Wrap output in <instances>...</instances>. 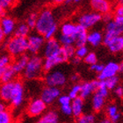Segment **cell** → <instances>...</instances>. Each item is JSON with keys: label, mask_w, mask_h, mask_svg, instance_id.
<instances>
[{"label": "cell", "mask_w": 123, "mask_h": 123, "mask_svg": "<svg viewBox=\"0 0 123 123\" xmlns=\"http://www.w3.org/2000/svg\"><path fill=\"white\" fill-rule=\"evenodd\" d=\"M55 25H56V22L53 12L50 9H43L37 15V20L34 29L36 33L43 35L47 31Z\"/></svg>", "instance_id": "6da1fadb"}, {"label": "cell", "mask_w": 123, "mask_h": 123, "mask_svg": "<svg viewBox=\"0 0 123 123\" xmlns=\"http://www.w3.org/2000/svg\"><path fill=\"white\" fill-rule=\"evenodd\" d=\"M43 71V59L37 55H33L29 57L23 73L26 79L33 80L39 78Z\"/></svg>", "instance_id": "7a4b0ae2"}, {"label": "cell", "mask_w": 123, "mask_h": 123, "mask_svg": "<svg viewBox=\"0 0 123 123\" xmlns=\"http://www.w3.org/2000/svg\"><path fill=\"white\" fill-rule=\"evenodd\" d=\"M5 48L12 57L19 56L27 51V39L14 35L5 42Z\"/></svg>", "instance_id": "3957f363"}, {"label": "cell", "mask_w": 123, "mask_h": 123, "mask_svg": "<svg viewBox=\"0 0 123 123\" xmlns=\"http://www.w3.org/2000/svg\"><path fill=\"white\" fill-rule=\"evenodd\" d=\"M44 80L47 86L60 88L67 83V76L61 69H53L47 72Z\"/></svg>", "instance_id": "277c9868"}, {"label": "cell", "mask_w": 123, "mask_h": 123, "mask_svg": "<svg viewBox=\"0 0 123 123\" xmlns=\"http://www.w3.org/2000/svg\"><path fill=\"white\" fill-rule=\"evenodd\" d=\"M68 61H69V58L66 55L62 47L61 49L57 53H55L51 56L45 57V60L43 61V70L48 72L55 68L57 65L64 63Z\"/></svg>", "instance_id": "5b68a950"}, {"label": "cell", "mask_w": 123, "mask_h": 123, "mask_svg": "<svg viewBox=\"0 0 123 123\" xmlns=\"http://www.w3.org/2000/svg\"><path fill=\"white\" fill-rule=\"evenodd\" d=\"M100 21H102V15L97 12H89L82 13L78 17L77 24L80 26H84L85 28L91 29L97 24H98Z\"/></svg>", "instance_id": "8992f818"}, {"label": "cell", "mask_w": 123, "mask_h": 123, "mask_svg": "<svg viewBox=\"0 0 123 123\" xmlns=\"http://www.w3.org/2000/svg\"><path fill=\"white\" fill-rule=\"evenodd\" d=\"M27 39V51L32 55H37L41 51L45 43L43 35L38 33H29Z\"/></svg>", "instance_id": "52a82bcc"}, {"label": "cell", "mask_w": 123, "mask_h": 123, "mask_svg": "<svg viewBox=\"0 0 123 123\" xmlns=\"http://www.w3.org/2000/svg\"><path fill=\"white\" fill-rule=\"evenodd\" d=\"M121 34H123V27L113 18L105 23V33L103 34V43L105 44L110 39Z\"/></svg>", "instance_id": "ba28073f"}, {"label": "cell", "mask_w": 123, "mask_h": 123, "mask_svg": "<svg viewBox=\"0 0 123 123\" xmlns=\"http://www.w3.org/2000/svg\"><path fill=\"white\" fill-rule=\"evenodd\" d=\"M24 93L25 92H24V86L22 83L18 80H14L12 93L10 100V103L14 107H18L23 104Z\"/></svg>", "instance_id": "9c48e42d"}, {"label": "cell", "mask_w": 123, "mask_h": 123, "mask_svg": "<svg viewBox=\"0 0 123 123\" xmlns=\"http://www.w3.org/2000/svg\"><path fill=\"white\" fill-rule=\"evenodd\" d=\"M92 10L101 15L113 12V4L110 0H90Z\"/></svg>", "instance_id": "30bf717a"}, {"label": "cell", "mask_w": 123, "mask_h": 123, "mask_svg": "<svg viewBox=\"0 0 123 123\" xmlns=\"http://www.w3.org/2000/svg\"><path fill=\"white\" fill-rule=\"evenodd\" d=\"M60 95H61V91L58 87L47 86L41 92V98L46 103L47 105H49V104L55 102Z\"/></svg>", "instance_id": "8fae6325"}, {"label": "cell", "mask_w": 123, "mask_h": 123, "mask_svg": "<svg viewBox=\"0 0 123 123\" xmlns=\"http://www.w3.org/2000/svg\"><path fill=\"white\" fill-rule=\"evenodd\" d=\"M119 73V63L116 62H109L104 65V68L100 73H98V79L105 80L111 77L116 76Z\"/></svg>", "instance_id": "7c38bea8"}, {"label": "cell", "mask_w": 123, "mask_h": 123, "mask_svg": "<svg viewBox=\"0 0 123 123\" xmlns=\"http://www.w3.org/2000/svg\"><path fill=\"white\" fill-rule=\"evenodd\" d=\"M47 104L41 98L32 100L27 107V113L31 116H39L46 110Z\"/></svg>", "instance_id": "4fadbf2b"}, {"label": "cell", "mask_w": 123, "mask_h": 123, "mask_svg": "<svg viewBox=\"0 0 123 123\" xmlns=\"http://www.w3.org/2000/svg\"><path fill=\"white\" fill-rule=\"evenodd\" d=\"M87 29L85 28L84 26H80L79 24H77L75 33L72 36L74 39V46L80 47L83 46V45H86L87 44Z\"/></svg>", "instance_id": "5bb4252c"}, {"label": "cell", "mask_w": 123, "mask_h": 123, "mask_svg": "<svg viewBox=\"0 0 123 123\" xmlns=\"http://www.w3.org/2000/svg\"><path fill=\"white\" fill-rule=\"evenodd\" d=\"M98 80H92L80 85L79 97L82 98L83 99H87L88 98H90L98 89Z\"/></svg>", "instance_id": "9a60e30c"}, {"label": "cell", "mask_w": 123, "mask_h": 123, "mask_svg": "<svg viewBox=\"0 0 123 123\" xmlns=\"http://www.w3.org/2000/svg\"><path fill=\"white\" fill-rule=\"evenodd\" d=\"M62 46L59 43V41H57V39L51 38L45 41V43L43 45V55L45 57L51 56L53 55L59 51L61 49Z\"/></svg>", "instance_id": "2e32d148"}, {"label": "cell", "mask_w": 123, "mask_h": 123, "mask_svg": "<svg viewBox=\"0 0 123 123\" xmlns=\"http://www.w3.org/2000/svg\"><path fill=\"white\" fill-rule=\"evenodd\" d=\"M0 26L5 36H10L14 33L16 28V22L14 18L10 16H3L0 18Z\"/></svg>", "instance_id": "e0dca14e"}, {"label": "cell", "mask_w": 123, "mask_h": 123, "mask_svg": "<svg viewBox=\"0 0 123 123\" xmlns=\"http://www.w3.org/2000/svg\"><path fill=\"white\" fill-rule=\"evenodd\" d=\"M107 47L108 50L111 53L117 54L123 51V34L115 36L113 38L110 39L109 41L105 44Z\"/></svg>", "instance_id": "ac0fdd59"}, {"label": "cell", "mask_w": 123, "mask_h": 123, "mask_svg": "<svg viewBox=\"0 0 123 123\" xmlns=\"http://www.w3.org/2000/svg\"><path fill=\"white\" fill-rule=\"evenodd\" d=\"M72 109V115L78 118L82 115L84 113V106H85V99H83L81 97H77L73 98L70 103Z\"/></svg>", "instance_id": "d6986e66"}, {"label": "cell", "mask_w": 123, "mask_h": 123, "mask_svg": "<svg viewBox=\"0 0 123 123\" xmlns=\"http://www.w3.org/2000/svg\"><path fill=\"white\" fill-rule=\"evenodd\" d=\"M29 56L26 54H23L19 55V56H17L16 59L14 60L13 62H12V69H14V71L17 73V74H19V73H22L24 71V69L26 68V63L28 62Z\"/></svg>", "instance_id": "ffe728a7"}, {"label": "cell", "mask_w": 123, "mask_h": 123, "mask_svg": "<svg viewBox=\"0 0 123 123\" xmlns=\"http://www.w3.org/2000/svg\"><path fill=\"white\" fill-rule=\"evenodd\" d=\"M13 81L7 83H3L0 85V98L5 101V102H10L11 98H12V93L13 89Z\"/></svg>", "instance_id": "44dd1931"}, {"label": "cell", "mask_w": 123, "mask_h": 123, "mask_svg": "<svg viewBox=\"0 0 123 123\" xmlns=\"http://www.w3.org/2000/svg\"><path fill=\"white\" fill-rule=\"evenodd\" d=\"M87 43L92 47H98L103 43V33L98 30H93L88 33Z\"/></svg>", "instance_id": "7402d4cb"}, {"label": "cell", "mask_w": 123, "mask_h": 123, "mask_svg": "<svg viewBox=\"0 0 123 123\" xmlns=\"http://www.w3.org/2000/svg\"><path fill=\"white\" fill-rule=\"evenodd\" d=\"M105 98L104 96H102L101 94H99L98 92H95L93 93L92 98V109L95 112H99L103 109V107L105 105Z\"/></svg>", "instance_id": "603a6c76"}, {"label": "cell", "mask_w": 123, "mask_h": 123, "mask_svg": "<svg viewBox=\"0 0 123 123\" xmlns=\"http://www.w3.org/2000/svg\"><path fill=\"white\" fill-rule=\"evenodd\" d=\"M76 26H77V24L72 23L70 21L64 22L60 27V32L62 34H64V35L73 36L75 31H76Z\"/></svg>", "instance_id": "cb8c5ba5"}, {"label": "cell", "mask_w": 123, "mask_h": 123, "mask_svg": "<svg viewBox=\"0 0 123 123\" xmlns=\"http://www.w3.org/2000/svg\"><path fill=\"white\" fill-rule=\"evenodd\" d=\"M58 121H59L58 114L54 111H51V112L45 113L39 120L38 123H58Z\"/></svg>", "instance_id": "d4e9b609"}, {"label": "cell", "mask_w": 123, "mask_h": 123, "mask_svg": "<svg viewBox=\"0 0 123 123\" xmlns=\"http://www.w3.org/2000/svg\"><path fill=\"white\" fill-rule=\"evenodd\" d=\"M31 28L27 26V24L25 23H19L18 26H16V28L14 30V35L15 36H20V37H27L30 33Z\"/></svg>", "instance_id": "484cf974"}, {"label": "cell", "mask_w": 123, "mask_h": 123, "mask_svg": "<svg viewBox=\"0 0 123 123\" xmlns=\"http://www.w3.org/2000/svg\"><path fill=\"white\" fill-rule=\"evenodd\" d=\"M16 75H17V73L14 71V69H12V65H10V66H8L5 69L2 77L0 78V81L2 83H7V82H11V81H13L16 77Z\"/></svg>", "instance_id": "4316f807"}, {"label": "cell", "mask_w": 123, "mask_h": 123, "mask_svg": "<svg viewBox=\"0 0 123 123\" xmlns=\"http://www.w3.org/2000/svg\"><path fill=\"white\" fill-rule=\"evenodd\" d=\"M12 56L8 54H1L0 55V78L2 77L3 73L5 71V69L8 66H10L12 64Z\"/></svg>", "instance_id": "83f0119b"}, {"label": "cell", "mask_w": 123, "mask_h": 123, "mask_svg": "<svg viewBox=\"0 0 123 123\" xmlns=\"http://www.w3.org/2000/svg\"><path fill=\"white\" fill-rule=\"evenodd\" d=\"M57 41H59V43L61 44L62 47L64 46H69V45H74V39L72 36L69 35H64V34H60L58 36Z\"/></svg>", "instance_id": "f1b7e54d"}, {"label": "cell", "mask_w": 123, "mask_h": 123, "mask_svg": "<svg viewBox=\"0 0 123 123\" xmlns=\"http://www.w3.org/2000/svg\"><path fill=\"white\" fill-rule=\"evenodd\" d=\"M105 84V86L108 90H113L114 88L119 85V82H120V78L116 76H113V77H111L107 79L104 80Z\"/></svg>", "instance_id": "f546056e"}, {"label": "cell", "mask_w": 123, "mask_h": 123, "mask_svg": "<svg viewBox=\"0 0 123 123\" xmlns=\"http://www.w3.org/2000/svg\"><path fill=\"white\" fill-rule=\"evenodd\" d=\"M96 122V117L92 113L87 114H82L77 118V121L76 123H95Z\"/></svg>", "instance_id": "4dcf8cb0"}, {"label": "cell", "mask_w": 123, "mask_h": 123, "mask_svg": "<svg viewBox=\"0 0 123 123\" xmlns=\"http://www.w3.org/2000/svg\"><path fill=\"white\" fill-rule=\"evenodd\" d=\"M89 49H88L86 45H83L80 47H76V51H75V55L77 56L80 59H84L85 56L88 54Z\"/></svg>", "instance_id": "1f68e13d"}, {"label": "cell", "mask_w": 123, "mask_h": 123, "mask_svg": "<svg viewBox=\"0 0 123 123\" xmlns=\"http://www.w3.org/2000/svg\"><path fill=\"white\" fill-rule=\"evenodd\" d=\"M84 61L88 65H92V64L96 63V62H98L97 55L95 54L94 52H88V54L84 58Z\"/></svg>", "instance_id": "d6a6232c"}, {"label": "cell", "mask_w": 123, "mask_h": 123, "mask_svg": "<svg viewBox=\"0 0 123 123\" xmlns=\"http://www.w3.org/2000/svg\"><path fill=\"white\" fill-rule=\"evenodd\" d=\"M12 118L8 111L5 110L0 112V123H12Z\"/></svg>", "instance_id": "836d02e7"}, {"label": "cell", "mask_w": 123, "mask_h": 123, "mask_svg": "<svg viewBox=\"0 0 123 123\" xmlns=\"http://www.w3.org/2000/svg\"><path fill=\"white\" fill-rule=\"evenodd\" d=\"M37 13L35 12H32L29 14V16L26 18V23L27 24V26L30 27L31 29H34V26H35L36 20H37Z\"/></svg>", "instance_id": "e575fe53"}, {"label": "cell", "mask_w": 123, "mask_h": 123, "mask_svg": "<svg viewBox=\"0 0 123 123\" xmlns=\"http://www.w3.org/2000/svg\"><path fill=\"white\" fill-rule=\"evenodd\" d=\"M57 30H58V26H57V24H56V25H55V26H52L51 28H49L46 33H44L43 34L44 39H45V40H49V39L54 38L55 35L57 33Z\"/></svg>", "instance_id": "d590c367"}, {"label": "cell", "mask_w": 123, "mask_h": 123, "mask_svg": "<svg viewBox=\"0 0 123 123\" xmlns=\"http://www.w3.org/2000/svg\"><path fill=\"white\" fill-rule=\"evenodd\" d=\"M62 49H63L64 52H65L66 55L68 56L69 60L71 59V58L73 56H75V51H76V47H75L74 45H69V46H64V47H62Z\"/></svg>", "instance_id": "8d00e7d4"}, {"label": "cell", "mask_w": 123, "mask_h": 123, "mask_svg": "<svg viewBox=\"0 0 123 123\" xmlns=\"http://www.w3.org/2000/svg\"><path fill=\"white\" fill-rule=\"evenodd\" d=\"M16 4V0H0V7L5 11L13 7Z\"/></svg>", "instance_id": "74e56055"}, {"label": "cell", "mask_w": 123, "mask_h": 123, "mask_svg": "<svg viewBox=\"0 0 123 123\" xmlns=\"http://www.w3.org/2000/svg\"><path fill=\"white\" fill-rule=\"evenodd\" d=\"M79 93H80V85L76 84V85H73L71 87V89L69 90V92L68 95L70 97L71 99H73L75 98L78 97V96H79Z\"/></svg>", "instance_id": "f35d334b"}, {"label": "cell", "mask_w": 123, "mask_h": 123, "mask_svg": "<svg viewBox=\"0 0 123 123\" xmlns=\"http://www.w3.org/2000/svg\"><path fill=\"white\" fill-rule=\"evenodd\" d=\"M119 113V109L116 105L112 104V105H109L107 107H106V114H107L109 119H110L111 117H113V115H115L116 113Z\"/></svg>", "instance_id": "ab89813d"}, {"label": "cell", "mask_w": 123, "mask_h": 123, "mask_svg": "<svg viewBox=\"0 0 123 123\" xmlns=\"http://www.w3.org/2000/svg\"><path fill=\"white\" fill-rule=\"evenodd\" d=\"M71 98L69 95H60L58 97V102H59L60 105H68L71 103Z\"/></svg>", "instance_id": "60d3db41"}, {"label": "cell", "mask_w": 123, "mask_h": 123, "mask_svg": "<svg viewBox=\"0 0 123 123\" xmlns=\"http://www.w3.org/2000/svg\"><path fill=\"white\" fill-rule=\"evenodd\" d=\"M61 111L64 115H67V116L72 115V109H71L70 104H68V105H62Z\"/></svg>", "instance_id": "b9f144b4"}, {"label": "cell", "mask_w": 123, "mask_h": 123, "mask_svg": "<svg viewBox=\"0 0 123 123\" xmlns=\"http://www.w3.org/2000/svg\"><path fill=\"white\" fill-rule=\"evenodd\" d=\"M103 68H104V64L98 63V62H96V63L90 65L91 70L93 71V72H95V73H98V74L101 72V70L103 69Z\"/></svg>", "instance_id": "7bdbcfd3"}, {"label": "cell", "mask_w": 123, "mask_h": 123, "mask_svg": "<svg viewBox=\"0 0 123 123\" xmlns=\"http://www.w3.org/2000/svg\"><path fill=\"white\" fill-rule=\"evenodd\" d=\"M113 10V16L118 17H123V5H116Z\"/></svg>", "instance_id": "ee69618b"}, {"label": "cell", "mask_w": 123, "mask_h": 123, "mask_svg": "<svg viewBox=\"0 0 123 123\" xmlns=\"http://www.w3.org/2000/svg\"><path fill=\"white\" fill-rule=\"evenodd\" d=\"M113 92H114V94H115L116 97L122 98V88H121V86L117 85V86L113 89Z\"/></svg>", "instance_id": "f6af8a7d"}, {"label": "cell", "mask_w": 123, "mask_h": 123, "mask_svg": "<svg viewBox=\"0 0 123 123\" xmlns=\"http://www.w3.org/2000/svg\"><path fill=\"white\" fill-rule=\"evenodd\" d=\"M121 113L119 112L118 113H116L115 115H113V117H111L110 121L112 123H118L119 121H120V120H121Z\"/></svg>", "instance_id": "bcb514c9"}, {"label": "cell", "mask_w": 123, "mask_h": 123, "mask_svg": "<svg viewBox=\"0 0 123 123\" xmlns=\"http://www.w3.org/2000/svg\"><path fill=\"white\" fill-rule=\"evenodd\" d=\"M113 18V15L112 14V12L106 13V14L102 15V20H104L105 23H106V22H108V21L112 20Z\"/></svg>", "instance_id": "7dc6e473"}, {"label": "cell", "mask_w": 123, "mask_h": 123, "mask_svg": "<svg viewBox=\"0 0 123 123\" xmlns=\"http://www.w3.org/2000/svg\"><path fill=\"white\" fill-rule=\"evenodd\" d=\"M113 19L123 27V17H118V16H113Z\"/></svg>", "instance_id": "c3c4849f"}, {"label": "cell", "mask_w": 123, "mask_h": 123, "mask_svg": "<svg viewBox=\"0 0 123 123\" xmlns=\"http://www.w3.org/2000/svg\"><path fill=\"white\" fill-rule=\"evenodd\" d=\"M70 60H71L72 63L75 64V65H77V64H79L80 62H81V60H82V59H80V58H78L77 56H76V55H75V56L72 57Z\"/></svg>", "instance_id": "681fc988"}, {"label": "cell", "mask_w": 123, "mask_h": 123, "mask_svg": "<svg viewBox=\"0 0 123 123\" xmlns=\"http://www.w3.org/2000/svg\"><path fill=\"white\" fill-rule=\"evenodd\" d=\"M70 80H71L72 82H74V83L77 82V81L79 80V76H78L77 74L71 75V77H70Z\"/></svg>", "instance_id": "f907efd6"}, {"label": "cell", "mask_w": 123, "mask_h": 123, "mask_svg": "<svg viewBox=\"0 0 123 123\" xmlns=\"http://www.w3.org/2000/svg\"><path fill=\"white\" fill-rule=\"evenodd\" d=\"M6 110V105H5V101H3L2 99H0V112Z\"/></svg>", "instance_id": "816d5d0a"}, {"label": "cell", "mask_w": 123, "mask_h": 123, "mask_svg": "<svg viewBox=\"0 0 123 123\" xmlns=\"http://www.w3.org/2000/svg\"><path fill=\"white\" fill-rule=\"evenodd\" d=\"M5 33H4L2 28H1V26H0V44L4 42V41H5Z\"/></svg>", "instance_id": "f5cc1de1"}, {"label": "cell", "mask_w": 123, "mask_h": 123, "mask_svg": "<svg viewBox=\"0 0 123 123\" xmlns=\"http://www.w3.org/2000/svg\"><path fill=\"white\" fill-rule=\"evenodd\" d=\"M95 123H112L110 121V119L109 118H103L101 119V120H99L98 121H97V122Z\"/></svg>", "instance_id": "db71d44e"}, {"label": "cell", "mask_w": 123, "mask_h": 123, "mask_svg": "<svg viewBox=\"0 0 123 123\" xmlns=\"http://www.w3.org/2000/svg\"><path fill=\"white\" fill-rule=\"evenodd\" d=\"M65 1L66 0H51V2L54 4V5H62V4H63V3H65Z\"/></svg>", "instance_id": "11a10c76"}, {"label": "cell", "mask_w": 123, "mask_h": 123, "mask_svg": "<svg viewBox=\"0 0 123 123\" xmlns=\"http://www.w3.org/2000/svg\"><path fill=\"white\" fill-rule=\"evenodd\" d=\"M119 72L123 73V62H121V63H119Z\"/></svg>", "instance_id": "9f6ffc18"}, {"label": "cell", "mask_w": 123, "mask_h": 123, "mask_svg": "<svg viewBox=\"0 0 123 123\" xmlns=\"http://www.w3.org/2000/svg\"><path fill=\"white\" fill-rule=\"evenodd\" d=\"M114 4L116 5H123V0H114Z\"/></svg>", "instance_id": "6f0895ef"}, {"label": "cell", "mask_w": 123, "mask_h": 123, "mask_svg": "<svg viewBox=\"0 0 123 123\" xmlns=\"http://www.w3.org/2000/svg\"><path fill=\"white\" fill-rule=\"evenodd\" d=\"M80 1H82V0H66L65 3H67V4H70V3H79Z\"/></svg>", "instance_id": "680465c9"}, {"label": "cell", "mask_w": 123, "mask_h": 123, "mask_svg": "<svg viewBox=\"0 0 123 123\" xmlns=\"http://www.w3.org/2000/svg\"><path fill=\"white\" fill-rule=\"evenodd\" d=\"M5 11L3 9V8L0 7V18H2L3 16H5Z\"/></svg>", "instance_id": "91938a15"}, {"label": "cell", "mask_w": 123, "mask_h": 123, "mask_svg": "<svg viewBox=\"0 0 123 123\" xmlns=\"http://www.w3.org/2000/svg\"><path fill=\"white\" fill-rule=\"evenodd\" d=\"M121 88H122V98H123V85L121 86Z\"/></svg>", "instance_id": "94428289"}]
</instances>
